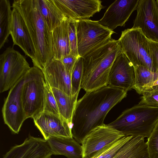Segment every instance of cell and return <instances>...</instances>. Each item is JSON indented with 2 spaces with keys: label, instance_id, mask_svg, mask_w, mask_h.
Returning <instances> with one entry per match:
<instances>
[{
  "label": "cell",
  "instance_id": "6da1fadb",
  "mask_svg": "<svg viewBox=\"0 0 158 158\" xmlns=\"http://www.w3.org/2000/svg\"><path fill=\"white\" fill-rule=\"evenodd\" d=\"M124 89L108 85L86 92L77 102L72 119L73 137L81 144L84 138L94 128L104 124L110 110L127 95Z\"/></svg>",
  "mask_w": 158,
  "mask_h": 158
},
{
  "label": "cell",
  "instance_id": "7a4b0ae2",
  "mask_svg": "<svg viewBox=\"0 0 158 158\" xmlns=\"http://www.w3.org/2000/svg\"><path fill=\"white\" fill-rule=\"evenodd\" d=\"M12 7L27 25L35 50L34 66L42 70L53 59L52 33L41 13L38 0H15Z\"/></svg>",
  "mask_w": 158,
  "mask_h": 158
},
{
  "label": "cell",
  "instance_id": "3957f363",
  "mask_svg": "<svg viewBox=\"0 0 158 158\" xmlns=\"http://www.w3.org/2000/svg\"><path fill=\"white\" fill-rule=\"evenodd\" d=\"M120 51L118 40L111 39L82 57L81 88L87 92L108 85L111 67Z\"/></svg>",
  "mask_w": 158,
  "mask_h": 158
},
{
  "label": "cell",
  "instance_id": "277c9868",
  "mask_svg": "<svg viewBox=\"0 0 158 158\" xmlns=\"http://www.w3.org/2000/svg\"><path fill=\"white\" fill-rule=\"evenodd\" d=\"M158 121V107L139 105L123 112L108 125L125 135L148 138Z\"/></svg>",
  "mask_w": 158,
  "mask_h": 158
},
{
  "label": "cell",
  "instance_id": "5b68a950",
  "mask_svg": "<svg viewBox=\"0 0 158 158\" xmlns=\"http://www.w3.org/2000/svg\"><path fill=\"white\" fill-rule=\"evenodd\" d=\"M121 51L133 67L142 66L156 72L151 57L148 39L139 28H128L122 31L118 40Z\"/></svg>",
  "mask_w": 158,
  "mask_h": 158
},
{
  "label": "cell",
  "instance_id": "8992f818",
  "mask_svg": "<svg viewBox=\"0 0 158 158\" xmlns=\"http://www.w3.org/2000/svg\"><path fill=\"white\" fill-rule=\"evenodd\" d=\"M45 84L43 72L37 67H31L25 74L22 101L26 119L43 111Z\"/></svg>",
  "mask_w": 158,
  "mask_h": 158
},
{
  "label": "cell",
  "instance_id": "52a82bcc",
  "mask_svg": "<svg viewBox=\"0 0 158 158\" xmlns=\"http://www.w3.org/2000/svg\"><path fill=\"white\" fill-rule=\"evenodd\" d=\"M115 33L101 25L99 21L89 19L77 21L76 33L79 56L89 52L109 42Z\"/></svg>",
  "mask_w": 158,
  "mask_h": 158
},
{
  "label": "cell",
  "instance_id": "ba28073f",
  "mask_svg": "<svg viewBox=\"0 0 158 158\" xmlns=\"http://www.w3.org/2000/svg\"><path fill=\"white\" fill-rule=\"evenodd\" d=\"M30 68L23 56L7 48L0 56V92L10 89Z\"/></svg>",
  "mask_w": 158,
  "mask_h": 158
},
{
  "label": "cell",
  "instance_id": "9c48e42d",
  "mask_svg": "<svg viewBox=\"0 0 158 158\" xmlns=\"http://www.w3.org/2000/svg\"><path fill=\"white\" fill-rule=\"evenodd\" d=\"M24 75L10 89L2 110L5 123L15 134L19 133L23 122L27 119L22 101Z\"/></svg>",
  "mask_w": 158,
  "mask_h": 158
},
{
  "label": "cell",
  "instance_id": "30bf717a",
  "mask_svg": "<svg viewBox=\"0 0 158 158\" xmlns=\"http://www.w3.org/2000/svg\"><path fill=\"white\" fill-rule=\"evenodd\" d=\"M133 28H140L149 39L158 42V6L156 0H139Z\"/></svg>",
  "mask_w": 158,
  "mask_h": 158
},
{
  "label": "cell",
  "instance_id": "8fae6325",
  "mask_svg": "<svg viewBox=\"0 0 158 158\" xmlns=\"http://www.w3.org/2000/svg\"><path fill=\"white\" fill-rule=\"evenodd\" d=\"M124 136L122 132L108 124H104L94 128L82 140L81 143L82 158L89 156Z\"/></svg>",
  "mask_w": 158,
  "mask_h": 158
},
{
  "label": "cell",
  "instance_id": "7c38bea8",
  "mask_svg": "<svg viewBox=\"0 0 158 158\" xmlns=\"http://www.w3.org/2000/svg\"><path fill=\"white\" fill-rule=\"evenodd\" d=\"M32 118L46 141L52 137H73L72 126L60 115L43 111Z\"/></svg>",
  "mask_w": 158,
  "mask_h": 158
},
{
  "label": "cell",
  "instance_id": "4fadbf2b",
  "mask_svg": "<svg viewBox=\"0 0 158 158\" xmlns=\"http://www.w3.org/2000/svg\"><path fill=\"white\" fill-rule=\"evenodd\" d=\"M65 18L76 21L88 19L105 6L99 0H53Z\"/></svg>",
  "mask_w": 158,
  "mask_h": 158
},
{
  "label": "cell",
  "instance_id": "5bb4252c",
  "mask_svg": "<svg viewBox=\"0 0 158 158\" xmlns=\"http://www.w3.org/2000/svg\"><path fill=\"white\" fill-rule=\"evenodd\" d=\"M135 79L134 67L121 50L111 67L108 85L123 89L127 92L133 89Z\"/></svg>",
  "mask_w": 158,
  "mask_h": 158
},
{
  "label": "cell",
  "instance_id": "9a60e30c",
  "mask_svg": "<svg viewBox=\"0 0 158 158\" xmlns=\"http://www.w3.org/2000/svg\"><path fill=\"white\" fill-rule=\"evenodd\" d=\"M139 0H116L109 7L99 21L102 26L113 31L118 26H125Z\"/></svg>",
  "mask_w": 158,
  "mask_h": 158
},
{
  "label": "cell",
  "instance_id": "2e32d148",
  "mask_svg": "<svg viewBox=\"0 0 158 158\" xmlns=\"http://www.w3.org/2000/svg\"><path fill=\"white\" fill-rule=\"evenodd\" d=\"M46 140L29 135L21 144L13 147L2 158H52Z\"/></svg>",
  "mask_w": 158,
  "mask_h": 158
},
{
  "label": "cell",
  "instance_id": "e0dca14e",
  "mask_svg": "<svg viewBox=\"0 0 158 158\" xmlns=\"http://www.w3.org/2000/svg\"><path fill=\"white\" fill-rule=\"evenodd\" d=\"M10 35L13 45H17L26 55L35 59V50L30 33L25 22L19 12L13 8L12 10Z\"/></svg>",
  "mask_w": 158,
  "mask_h": 158
},
{
  "label": "cell",
  "instance_id": "ac0fdd59",
  "mask_svg": "<svg viewBox=\"0 0 158 158\" xmlns=\"http://www.w3.org/2000/svg\"><path fill=\"white\" fill-rule=\"evenodd\" d=\"M42 71L45 82L52 88L72 95L71 73L66 70L60 60L53 59Z\"/></svg>",
  "mask_w": 158,
  "mask_h": 158
},
{
  "label": "cell",
  "instance_id": "d6986e66",
  "mask_svg": "<svg viewBox=\"0 0 158 158\" xmlns=\"http://www.w3.org/2000/svg\"><path fill=\"white\" fill-rule=\"evenodd\" d=\"M47 141L52 155L82 158L81 146L73 137H52Z\"/></svg>",
  "mask_w": 158,
  "mask_h": 158
},
{
  "label": "cell",
  "instance_id": "ffe728a7",
  "mask_svg": "<svg viewBox=\"0 0 158 158\" xmlns=\"http://www.w3.org/2000/svg\"><path fill=\"white\" fill-rule=\"evenodd\" d=\"M52 33L53 59L60 60L63 57L70 53L67 18L56 27Z\"/></svg>",
  "mask_w": 158,
  "mask_h": 158
},
{
  "label": "cell",
  "instance_id": "44dd1931",
  "mask_svg": "<svg viewBox=\"0 0 158 158\" xmlns=\"http://www.w3.org/2000/svg\"><path fill=\"white\" fill-rule=\"evenodd\" d=\"M52 89L56 100L60 115L72 126V117L79 93L69 95L58 89L54 88Z\"/></svg>",
  "mask_w": 158,
  "mask_h": 158
},
{
  "label": "cell",
  "instance_id": "7402d4cb",
  "mask_svg": "<svg viewBox=\"0 0 158 158\" xmlns=\"http://www.w3.org/2000/svg\"><path fill=\"white\" fill-rule=\"evenodd\" d=\"M42 15L50 31H52L66 18L53 0H38Z\"/></svg>",
  "mask_w": 158,
  "mask_h": 158
},
{
  "label": "cell",
  "instance_id": "603a6c76",
  "mask_svg": "<svg viewBox=\"0 0 158 158\" xmlns=\"http://www.w3.org/2000/svg\"><path fill=\"white\" fill-rule=\"evenodd\" d=\"M135 79L133 89L139 94L153 86L156 78V73L153 72L142 66L134 67Z\"/></svg>",
  "mask_w": 158,
  "mask_h": 158
},
{
  "label": "cell",
  "instance_id": "cb8c5ba5",
  "mask_svg": "<svg viewBox=\"0 0 158 158\" xmlns=\"http://www.w3.org/2000/svg\"><path fill=\"white\" fill-rule=\"evenodd\" d=\"M147 149L146 142L144 138L140 136L133 137L112 158H137Z\"/></svg>",
  "mask_w": 158,
  "mask_h": 158
},
{
  "label": "cell",
  "instance_id": "d4e9b609",
  "mask_svg": "<svg viewBox=\"0 0 158 158\" xmlns=\"http://www.w3.org/2000/svg\"><path fill=\"white\" fill-rule=\"evenodd\" d=\"M12 10L8 0H0V49L8 42L10 34Z\"/></svg>",
  "mask_w": 158,
  "mask_h": 158
},
{
  "label": "cell",
  "instance_id": "484cf974",
  "mask_svg": "<svg viewBox=\"0 0 158 158\" xmlns=\"http://www.w3.org/2000/svg\"><path fill=\"white\" fill-rule=\"evenodd\" d=\"M133 137L125 135L85 158H112L118 150Z\"/></svg>",
  "mask_w": 158,
  "mask_h": 158
},
{
  "label": "cell",
  "instance_id": "4316f807",
  "mask_svg": "<svg viewBox=\"0 0 158 158\" xmlns=\"http://www.w3.org/2000/svg\"><path fill=\"white\" fill-rule=\"evenodd\" d=\"M83 69V58L79 56L73 67L71 74L72 95L79 93L81 89Z\"/></svg>",
  "mask_w": 158,
  "mask_h": 158
},
{
  "label": "cell",
  "instance_id": "83f0119b",
  "mask_svg": "<svg viewBox=\"0 0 158 158\" xmlns=\"http://www.w3.org/2000/svg\"><path fill=\"white\" fill-rule=\"evenodd\" d=\"M43 111L60 115L52 88L46 82L44 94Z\"/></svg>",
  "mask_w": 158,
  "mask_h": 158
},
{
  "label": "cell",
  "instance_id": "f1b7e54d",
  "mask_svg": "<svg viewBox=\"0 0 158 158\" xmlns=\"http://www.w3.org/2000/svg\"><path fill=\"white\" fill-rule=\"evenodd\" d=\"M146 143L149 158H158V121Z\"/></svg>",
  "mask_w": 158,
  "mask_h": 158
},
{
  "label": "cell",
  "instance_id": "f546056e",
  "mask_svg": "<svg viewBox=\"0 0 158 158\" xmlns=\"http://www.w3.org/2000/svg\"><path fill=\"white\" fill-rule=\"evenodd\" d=\"M138 104L158 107V85L145 91Z\"/></svg>",
  "mask_w": 158,
  "mask_h": 158
},
{
  "label": "cell",
  "instance_id": "4dcf8cb0",
  "mask_svg": "<svg viewBox=\"0 0 158 158\" xmlns=\"http://www.w3.org/2000/svg\"><path fill=\"white\" fill-rule=\"evenodd\" d=\"M68 21V31L70 43V54L78 57L77 39L76 33L77 21L70 19H67Z\"/></svg>",
  "mask_w": 158,
  "mask_h": 158
},
{
  "label": "cell",
  "instance_id": "1f68e13d",
  "mask_svg": "<svg viewBox=\"0 0 158 158\" xmlns=\"http://www.w3.org/2000/svg\"><path fill=\"white\" fill-rule=\"evenodd\" d=\"M148 46L154 67L158 70V42L148 39Z\"/></svg>",
  "mask_w": 158,
  "mask_h": 158
},
{
  "label": "cell",
  "instance_id": "d6a6232c",
  "mask_svg": "<svg viewBox=\"0 0 158 158\" xmlns=\"http://www.w3.org/2000/svg\"><path fill=\"white\" fill-rule=\"evenodd\" d=\"M78 57L70 54L63 57L60 60L66 70L71 73L72 69Z\"/></svg>",
  "mask_w": 158,
  "mask_h": 158
},
{
  "label": "cell",
  "instance_id": "836d02e7",
  "mask_svg": "<svg viewBox=\"0 0 158 158\" xmlns=\"http://www.w3.org/2000/svg\"><path fill=\"white\" fill-rule=\"evenodd\" d=\"M137 158H149L148 150H147L144 151Z\"/></svg>",
  "mask_w": 158,
  "mask_h": 158
},
{
  "label": "cell",
  "instance_id": "e575fe53",
  "mask_svg": "<svg viewBox=\"0 0 158 158\" xmlns=\"http://www.w3.org/2000/svg\"><path fill=\"white\" fill-rule=\"evenodd\" d=\"M157 75L156 80L153 84V86L158 85V70L156 72Z\"/></svg>",
  "mask_w": 158,
  "mask_h": 158
},
{
  "label": "cell",
  "instance_id": "d590c367",
  "mask_svg": "<svg viewBox=\"0 0 158 158\" xmlns=\"http://www.w3.org/2000/svg\"><path fill=\"white\" fill-rule=\"evenodd\" d=\"M157 4H158V0H157Z\"/></svg>",
  "mask_w": 158,
  "mask_h": 158
}]
</instances>
